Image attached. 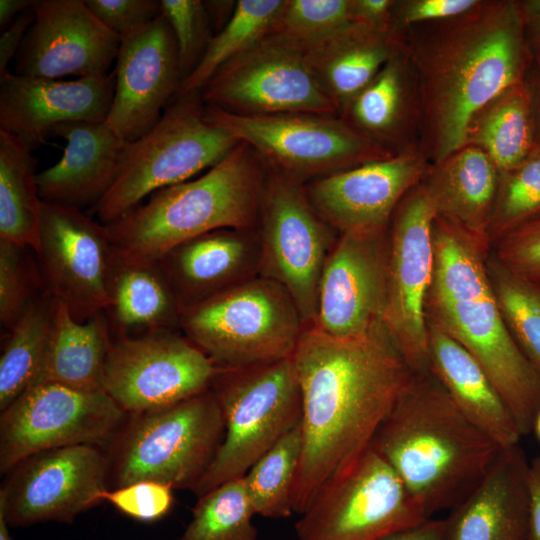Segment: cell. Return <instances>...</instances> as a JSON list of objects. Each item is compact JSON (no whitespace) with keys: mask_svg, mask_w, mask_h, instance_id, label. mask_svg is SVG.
I'll return each mask as SVG.
<instances>
[{"mask_svg":"<svg viewBox=\"0 0 540 540\" xmlns=\"http://www.w3.org/2000/svg\"><path fill=\"white\" fill-rule=\"evenodd\" d=\"M55 299L45 290L6 332L0 356V411L35 383L49 342Z\"/></svg>","mask_w":540,"mask_h":540,"instance_id":"obj_35","label":"cell"},{"mask_svg":"<svg viewBox=\"0 0 540 540\" xmlns=\"http://www.w3.org/2000/svg\"><path fill=\"white\" fill-rule=\"evenodd\" d=\"M479 0H395L393 25L407 27L452 18L474 8Z\"/></svg>","mask_w":540,"mask_h":540,"instance_id":"obj_47","label":"cell"},{"mask_svg":"<svg viewBox=\"0 0 540 540\" xmlns=\"http://www.w3.org/2000/svg\"><path fill=\"white\" fill-rule=\"evenodd\" d=\"M401 31L353 23L305 48L309 64L339 116L401 48Z\"/></svg>","mask_w":540,"mask_h":540,"instance_id":"obj_30","label":"cell"},{"mask_svg":"<svg viewBox=\"0 0 540 540\" xmlns=\"http://www.w3.org/2000/svg\"><path fill=\"white\" fill-rule=\"evenodd\" d=\"M51 134L66 141L62 158L37 174L42 201L95 206L115 183L128 142L106 122H65Z\"/></svg>","mask_w":540,"mask_h":540,"instance_id":"obj_25","label":"cell"},{"mask_svg":"<svg viewBox=\"0 0 540 540\" xmlns=\"http://www.w3.org/2000/svg\"><path fill=\"white\" fill-rule=\"evenodd\" d=\"M434 207L421 183L400 201L389 224L387 301L383 323L409 367L430 373L425 312L435 253Z\"/></svg>","mask_w":540,"mask_h":540,"instance_id":"obj_16","label":"cell"},{"mask_svg":"<svg viewBox=\"0 0 540 540\" xmlns=\"http://www.w3.org/2000/svg\"><path fill=\"white\" fill-rule=\"evenodd\" d=\"M218 367L176 331L114 336L104 391L127 413L168 407L211 389Z\"/></svg>","mask_w":540,"mask_h":540,"instance_id":"obj_17","label":"cell"},{"mask_svg":"<svg viewBox=\"0 0 540 540\" xmlns=\"http://www.w3.org/2000/svg\"><path fill=\"white\" fill-rule=\"evenodd\" d=\"M16 56L15 73L60 79L108 74L121 37L105 27L83 0H40Z\"/></svg>","mask_w":540,"mask_h":540,"instance_id":"obj_20","label":"cell"},{"mask_svg":"<svg viewBox=\"0 0 540 540\" xmlns=\"http://www.w3.org/2000/svg\"><path fill=\"white\" fill-rule=\"evenodd\" d=\"M112 337L105 312L78 322L55 299L46 355L33 385L50 382L80 390L104 391V366Z\"/></svg>","mask_w":540,"mask_h":540,"instance_id":"obj_32","label":"cell"},{"mask_svg":"<svg viewBox=\"0 0 540 540\" xmlns=\"http://www.w3.org/2000/svg\"><path fill=\"white\" fill-rule=\"evenodd\" d=\"M301 453L299 424L264 453L244 475L247 495L256 515L282 519L294 514L293 490Z\"/></svg>","mask_w":540,"mask_h":540,"instance_id":"obj_37","label":"cell"},{"mask_svg":"<svg viewBox=\"0 0 540 540\" xmlns=\"http://www.w3.org/2000/svg\"><path fill=\"white\" fill-rule=\"evenodd\" d=\"M430 373L460 411L500 448L521 434L505 400L479 362L455 339L427 321Z\"/></svg>","mask_w":540,"mask_h":540,"instance_id":"obj_29","label":"cell"},{"mask_svg":"<svg viewBox=\"0 0 540 540\" xmlns=\"http://www.w3.org/2000/svg\"><path fill=\"white\" fill-rule=\"evenodd\" d=\"M526 82L532 95L537 140L540 145V65L532 64Z\"/></svg>","mask_w":540,"mask_h":540,"instance_id":"obj_54","label":"cell"},{"mask_svg":"<svg viewBox=\"0 0 540 540\" xmlns=\"http://www.w3.org/2000/svg\"><path fill=\"white\" fill-rule=\"evenodd\" d=\"M202 101L201 91L176 97L148 133L128 142L115 183L94 206L102 224L118 220L146 196L210 169L240 143L207 121Z\"/></svg>","mask_w":540,"mask_h":540,"instance_id":"obj_9","label":"cell"},{"mask_svg":"<svg viewBox=\"0 0 540 540\" xmlns=\"http://www.w3.org/2000/svg\"><path fill=\"white\" fill-rule=\"evenodd\" d=\"M465 145L482 149L500 173L523 163L539 146L527 82L508 88L472 118Z\"/></svg>","mask_w":540,"mask_h":540,"instance_id":"obj_33","label":"cell"},{"mask_svg":"<svg viewBox=\"0 0 540 540\" xmlns=\"http://www.w3.org/2000/svg\"><path fill=\"white\" fill-rule=\"evenodd\" d=\"M10 526L0 515V540H15L10 533Z\"/></svg>","mask_w":540,"mask_h":540,"instance_id":"obj_55","label":"cell"},{"mask_svg":"<svg viewBox=\"0 0 540 540\" xmlns=\"http://www.w3.org/2000/svg\"><path fill=\"white\" fill-rule=\"evenodd\" d=\"M201 94L209 106L238 115L339 116L309 64L305 48L275 32L219 68Z\"/></svg>","mask_w":540,"mask_h":540,"instance_id":"obj_13","label":"cell"},{"mask_svg":"<svg viewBox=\"0 0 540 540\" xmlns=\"http://www.w3.org/2000/svg\"><path fill=\"white\" fill-rule=\"evenodd\" d=\"M421 105V153L437 162L466 143L474 115L527 80L533 57L519 0H479L456 17L401 30Z\"/></svg>","mask_w":540,"mask_h":540,"instance_id":"obj_2","label":"cell"},{"mask_svg":"<svg viewBox=\"0 0 540 540\" xmlns=\"http://www.w3.org/2000/svg\"><path fill=\"white\" fill-rule=\"evenodd\" d=\"M30 248L0 239V322L8 332L46 289Z\"/></svg>","mask_w":540,"mask_h":540,"instance_id":"obj_42","label":"cell"},{"mask_svg":"<svg viewBox=\"0 0 540 540\" xmlns=\"http://www.w3.org/2000/svg\"><path fill=\"white\" fill-rule=\"evenodd\" d=\"M259 217L258 274L283 286L306 328L315 324L322 271L337 233L313 208L301 183L272 173Z\"/></svg>","mask_w":540,"mask_h":540,"instance_id":"obj_12","label":"cell"},{"mask_svg":"<svg viewBox=\"0 0 540 540\" xmlns=\"http://www.w3.org/2000/svg\"><path fill=\"white\" fill-rule=\"evenodd\" d=\"M500 171L480 148L464 145L429 163L420 183L436 216L459 228L486 252Z\"/></svg>","mask_w":540,"mask_h":540,"instance_id":"obj_28","label":"cell"},{"mask_svg":"<svg viewBox=\"0 0 540 540\" xmlns=\"http://www.w3.org/2000/svg\"><path fill=\"white\" fill-rule=\"evenodd\" d=\"M286 289L256 275L181 311L180 330L218 368L292 357L305 330Z\"/></svg>","mask_w":540,"mask_h":540,"instance_id":"obj_8","label":"cell"},{"mask_svg":"<svg viewBox=\"0 0 540 540\" xmlns=\"http://www.w3.org/2000/svg\"><path fill=\"white\" fill-rule=\"evenodd\" d=\"M540 216V145L519 166L500 173L488 228L491 249L510 231Z\"/></svg>","mask_w":540,"mask_h":540,"instance_id":"obj_40","label":"cell"},{"mask_svg":"<svg viewBox=\"0 0 540 540\" xmlns=\"http://www.w3.org/2000/svg\"><path fill=\"white\" fill-rule=\"evenodd\" d=\"M519 1L533 64L540 65V0Z\"/></svg>","mask_w":540,"mask_h":540,"instance_id":"obj_51","label":"cell"},{"mask_svg":"<svg viewBox=\"0 0 540 540\" xmlns=\"http://www.w3.org/2000/svg\"><path fill=\"white\" fill-rule=\"evenodd\" d=\"M533 431H535V434L538 440L540 441V409L537 412V415L534 420Z\"/></svg>","mask_w":540,"mask_h":540,"instance_id":"obj_56","label":"cell"},{"mask_svg":"<svg viewBox=\"0 0 540 540\" xmlns=\"http://www.w3.org/2000/svg\"><path fill=\"white\" fill-rule=\"evenodd\" d=\"M351 24L352 0H284L272 32L307 48Z\"/></svg>","mask_w":540,"mask_h":540,"instance_id":"obj_41","label":"cell"},{"mask_svg":"<svg viewBox=\"0 0 540 540\" xmlns=\"http://www.w3.org/2000/svg\"><path fill=\"white\" fill-rule=\"evenodd\" d=\"M42 199L32 149L0 129V239L38 249Z\"/></svg>","mask_w":540,"mask_h":540,"instance_id":"obj_34","label":"cell"},{"mask_svg":"<svg viewBox=\"0 0 540 540\" xmlns=\"http://www.w3.org/2000/svg\"><path fill=\"white\" fill-rule=\"evenodd\" d=\"M127 413L104 391L33 385L0 414V473L40 451L78 444L106 447Z\"/></svg>","mask_w":540,"mask_h":540,"instance_id":"obj_14","label":"cell"},{"mask_svg":"<svg viewBox=\"0 0 540 540\" xmlns=\"http://www.w3.org/2000/svg\"><path fill=\"white\" fill-rule=\"evenodd\" d=\"M261 162L240 142L202 176L154 192L147 203L105 225L115 253L131 261L155 262L202 234L253 229L266 182Z\"/></svg>","mask_w":540,"mask_h":540,"instance_id":"obj_5","label":"cell"},{"mask_svg":"<svg viewBox=\"0 0 540 540\" xmlns=\"http://www.w3.org/2000/svg\"><path fill=\"white\" fill-rule=\"evenodd\" d=\"M38 0H1L0 1V26L8 27L25 10L36 6Z\"/></svg>","mask_w":540,"mask_h":540,"instance_id":"obj_53","label":"cell"},{"mask_svg":"<svg viewBox=\"0 0 540 540\" xmlns=\"http://www.w3.org/2000/svg\"><path fill=\"white\" fill-rule=\"evenodd\" d=\"M340 117L392 156L421 152L420 97L402 45Z\"/></svg>","mask_w":540,"mask_h":540,"instance_id":"obj_27","label":"cell"},{"mask_svg":"<svg viewBox=\"0 0 540 540\" xmlns=\"http://www.w3.org/2000/svg\"><path fill=\"white\" fill-rule=\"evenodd\" d=\"M34 254L46 291L75 320L107 310L114 249L104 224L76 207L43 201Z\"/></svg>","mask_w":540,"mask_h":540,"instance_id":"obj_18","label":"cell"},{"mask_svg":"<svg viewBox=\"0 0 540 540\" xmlns=\"http://www.w3.org/2000/svg\"><path fill=\"white\" fill-rule=\"evenodd\" d=\"M486 268L510 334L540 375V288L507 270L491 251Z\"/></svg>","mask_w":540,"mask_h":540,"instance_id":"obj_39","label":"cell"},{"mask_svg":"<svg viewBox=\"0 0 540 540\" xmlns=\"http://www.w3.org/2000/svg\"><path fill=\"white\" fill-rule=\"evenodd\" d=\"M528 540H540V456L529 463Z\"/></svg>","mask_w":540,"mask_h":540,"instance_id":"obj_50","label":"cell"},{"mask_svg":"<svg viewBox=\"0 0 540 540\" xmlns=\"http://www.w3.org/2000/svg\"><path fill=\"white\" fill-rule=\"evenodd\" d=\"M197 498L191 520L176 540H257L256 514L243 477Z\"/></svg>","mask_w":540,"mask_h":540,"instance_id":"obj_38","label":"cell"},{"mask_svg":"<svg viewBox=\"0 0 540 540\" xmlns=\"http://www.w3.org/2000/svg\"><path fill=\"white\" fill-rule=\"evenodd\" d=\"M259 238L244 229H219L187 240L159 263L181 310L258 275Z\"/></svg>","mask_w":540,"mask_h":540,"instance_id":"obj_26","label":"cell"},{"mask_svg":"<svg viewBox=\"0 0 540 540\" xmlns=\"http://www.w3.org/2000/svg\"><path fill=\"white\" fill-rule=\"evenodd\" d=\"M211 390L224 417V436L192 492L200 497L244 477L252 465L300 424L301 391L292 357L218 368Z\"/></svg>","mask_w":540,"mask_h":540,"instance_id":"obj_7","label":"cell"},{"mask_svg":"<svg viewBox=\"0 0 540 540\" xmlns=\"http://www.w3.org/2000/svg\"><path fill=\"white\" fill-rule=\"evenodd\" d=\"M109 489L104 447L78 444L37 452L5 474L0 515L10 527L39 523L71 524L102 504Z\"/></svg>","mask_w":540,"mask_h":540,"instance_id":"obj_15","label":"cell"},{"mask_svg":"<svg viewBox=\"0 0 540 540\" xmlns=\"http://www.w3.org/2000/svg\"><path fill=\"white\" fill-rule=\"evenodd\" d=\"M382 540H444V519H428L413 528L398 532Z\"/></svg>","mask_w":540,"mask_h":540,"instance_id":"obj_52","label":"cell"},{"mask_svg":"<svg viewBox=\"0 0 540 540\" xmlns=\"http://www.w3.org/2000/svg\"><path fill=\"white\" fill-rule=\"evenodd\" d=\"M115 91L114 70L75 80L0 76V129L32 150L65 122H105Z\"/></svg>","mask_w":540,"mask_h":540,"instance_id":"obj_23","label":"cell"},{"mask_svg":"<svg viewBox=\"0 0 540 540\" xmlns=\"http://www.w3.org/2000/svg\"><path fill=\"white\" fill-rule=\"evenodd\" d=\"M284 0H240L230 18L194 71L179 86L176 97L201 91L212 76L231 59L272 32Z\"/></svg>","mask_w":540,"mask_h":540,"instance_id":"obj_36","label":"cell"},{"mask_svg":"<svg viewBox=\"0 0 540 540\" xmlns=\"http://www.w3.org/2000/svg\"><path fill=\"white\" fill-rule=\"evenodd\" d=\"M432 236L435 264L426 319L479 362L508 405L521 436L528 435L540 409V375L506 326L487 273L490 252L437 216Z\"/></svg>","mask_w":540,"mask_h":540,"instance_id":"obj_3","label":"cell"},{"mask_svg":"<svg viewBox=\"0 0 540 540\" xmlns=\"http://www.w3.org/2000/svg\"><path fill=\"white\" fill-rule=\"evenodd\" d=\"M204 116L249 145L273 173L299 183L393 157L336 115H238L208 106Z\"/></svg>","mask_w":540,"mask_h":540,"instance_id":"obj_10","label":"cell"},{"mask_svg":"<svg viewBox=\"0 0 540 540\" xmlns=\"http://www.w3.org/2000/svg\"><path fill=\"white\" fill-rule=\"evenodd\" d=\"M292 360L302 401V453L293 510L301 515L370 448L416 373L384 324L354 338L305 328Z\"/></svg>","mask_w":540,"mask_h":540,"instance_id":"obj_1","label":"cell"},{"mask_svg":"<svg viewBox=\"0 0 540 540\" xmlns=\"http://www.w3.org/2000/svg\"><path fill=\"white\" fill-rule=\"evenodd\" d=\"M299 516L296 540H382L430 519L371 446Z\"/></svg>","mask_w":540,"mask_h":540,"instance_id":"obj_11","label":"cell"},{"mask_svg":"<svg viewBox=\"0 0 540 540\" xmlns=\"http://www.w3.org/2000/svg\"><path fill=\"white\" fill-rule=\"evenodd\" d=\"M224 430L211 389L168 407L127 414L105 447L109 489L155 481L192 491L212 462Z\"/></svg>","mask_w":540,"mask_h":540,"instance_id":"obj_6","label":"cell"},{"mask_svg":"<svg viewBox=\"0 0 540 540\" xmlns=\"http://www.w3.org/2000/svg\"><path fill=\"white\" fill-rule=\"evenodd\" d=\"M160 4L175 37L183 81L200 63L212 39L210 20L203 1L161 0Z\"/></svg>","mask_w":540,"mask_h":540,"instance_id":"obj_43","label":"cell"},{"mask_svg":"<svg viewBox=\"0 0 540 540\" xmlns=\"http://www.w3.org/2000/svg\"><path fill=\"white\" fill-rule=\"evenodd\" d=\"M491 253L507 270L540 288V216L499 239Z\"/></svg>","mask_w":540,"mask_h":540,"instance_id":"obj_45","label":"cell"},{"mask_svg":"<svg viewBox=\"0 0 540 540\" xmlns=\"http://www.w3.org/2000/svg\"><path fill=\"white\" fill-rule=\"evenodd\" d=\"M114 72V97L105 122L132 142L157 124L182 81L175 37L162 13L121 37Z\"/></svg>","mask_w":540,"mask_h":540,"instance_id":"obj_21","label":"cell"},{"mask_svg":"<svg viewBox=\"0 0 540 540\" xmlns=\"http://www.w3.org/2000/svg\"><path fill=\"white\" fill-rule=\"evenodd\" d=\"M428 166L421 152L407 153L316 179L305 190L315 211L339 234L387 228Z\"/></svg>","mask_w":540,"mask_h":540,"instance_id":"obj_22","label":"cell"},{"mask_svg":"<svg viewBox=\"0 0 540 540\" xmlns=\"http://www.w3.org/2000/svg\"><path fill=\"white\" fill-rule=\"evenodd\" d=\"M37 5V4H36ZM35 6L22 12L18 17L5 28L0 37V76L5 74L8 63L21 47L24 37L34 21Z\"/></svg>","mask_w":540,"mask_h":540,"instance_id":"obj_48","label":"cell"},{"mask_svg":"<svg viewBox=\"0 0 540 540\" xmlns=\"http://www.w3.org/2000/svg\"><path fill=\"white\" fill-rule=\"evenodd\" d=\"M388 243L389 227L339 234L322 271L313 327L354 338L384 324Z\"/></svg>","mask_w":540,"mask_h":540,"instance_id":"obj_19","label":"cell"},{"mask_svg":"<svg viewBox=\"0 0 540 540\" xmlns=\"http://www.w3.org/2000/svg\"><path fill=\"white\" fill-rule=\"evenodd\" d=\"M109 294L105 314L114 336L180 329L182 310L159 261H131L114 251Z\"/></svg>","mask_w":540,"mask_h":540,"instance_id":"obj_31","label":"cell"},{"mask_svg":"<svg viewBox=\"0 0 540 540\" xmlns=\"http://www.w3.org/2000/svg\"><path fill=\"white\" fill-rule=\"evenodd\" d=\"M92 14L120 37L149 24L161 15L157 0H84Z\"/></svg>","mask_w":540,"mask_h":540,"instance_id":"obj_46","label":"cell"},{"mask_svg":"<svg viewBox=\"0 0 540 540\" xmlns=\"http://www.w3.org/2000/svg\"><path fill=\"white\" fill-rule=\"evenodd\" d=\"M395 0H352L353 23L375 28L394 27Z\"/></svg>","mask_w":540,"mask_h":540,"instance_id":"obj_49","label":"cell"},{"mask_svg":"<svg viewBox=\"0 0 540 540\" xmlns=\"http://www.w3.org/2000/svg\"><path fill=\"white\" fill-rule=\"evenodd\" d=\"M173 491L163 483L139 481L106 490L103 500L134 520L150 523L164 518L172 510Z\"/></svg>","mask_w":540,"mask_h":540,"instance_id":"obj_44","label":"cell"},{"mask_svg":"<svg viewBox=\"0 0 540 540\" xmlns=\"http://www.w3.org/2000/svg\"><path fill=\"white\" fill-rule=\"evenodd\" d=\"M371 447L432 515L460 503L502 448L476 427L431 374H416Z\"/></svg>","mask_w":540,"mask_h":540,"instance_id":"obj_4","label":"cell"},{"mask_svg":"<svg viewBox=\"0 0 540 540\" xmlns=\"http://www.w3.org/2000/svg\"><path fill=\"white\" fill-rule=\"evenodd\" d=\"M529 463L502 449L475 488L444 519V540H528Z\"/></svg>","mask_w":540,"mask_h":540,"instance_id":"obj_24","label":"cell"}]
</instances>
